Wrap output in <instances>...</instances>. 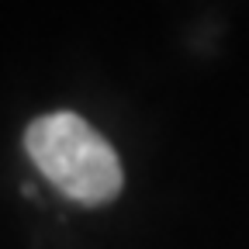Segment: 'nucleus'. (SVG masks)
I'll use <instances>...</instances> for the list:
<instances>
[{
    "instance_id": "1",
    "label": "nucleus",
    "mask_w": 249,
    "mask_h": 249,
    "mask_svg": "<svg viewBox=\"0 0 249 249\" xmlns=\"http://www.w3.org/2000/svg\"><path fill=\"white\" fill-rule=\"evenodd\" d=\"M24 152L70 201L107 204L121 194L124 173L114 145L73 111L35 118L24 128Z\"/></svg>"
}]
</instances>
